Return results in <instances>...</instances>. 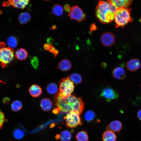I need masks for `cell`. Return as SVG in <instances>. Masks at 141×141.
<instances>
[{
    "label": "cell",
    "instance_id": "7c38bea8",
    "mask_svg": "<svg viewBox=\"0 0 141 141\" xmlns=\"http://www.w3.org/2000/svg\"><path fill=\"white\" fill-rule=\"evenodd\" d=\"M141 65V62L138 59L133 58L130 59L127 62L126 68L131 72H134L139 69Z\"/></svg>",
    "mask_w": 141,
    "mask_h": 141
},
{
    "label": "cell",
    "instance_id": "5b68a950",
    "mask_svg": "<svg viewBox=\"0 0 141 141\" xmlns=\"http://www.w3.org/2000/svg\"><path fill=\"white\" fill-rule=\"evenodd\" d=\"M66 126L69 128H74L83 124L79 115L76 113L70 111L64 117Z\"/></svg>",
    "mask_w": 141,
    "mask_h": 141
},
{
    "label": "cell",
    "instance_id": "6da1fadb",
    "mask_svg": "<svg viewBox=\"0 0 141 141\" xmlns=\"http://www.w3.org/2000/svg\"><path fill=\"white\" fill-rule=\"evenodd\" d=\"M55 99L56 108L63 113L73 111L80 115L84 109V103L82 98L77 97L74 95L62 97L56 94Z\"/></svg>",
    "mask_w": 141,
    "mask_h": 141
},
{
    "label": "cell",
    "instance_id": "4dcf8cb0",
    "mask_svg": "<svg viewBox=\"0 0 141 141\" xmlns=\"http://www.w3.org/2000/svg\"><path fill=\"white\" fill-rule=\"evenodd\" d=\"M48 51L52 53L55 57L56 56L59 52V50L56 49L52 45Z\"/></svg>",
    "mask_w": 141,
    "mask_h": 141
},
{
    "label": "cell",
    "instance_id": "9a60e30c",
    "mask_svg": "<svg viewBox=\"0 0 141 141\" xmlns=\"http://www.w3.org/2000/svg\"><path fill=\"white\" fill-rule=\"evenodd\" d=\"M72 67V63L68 59H64L60 61L58 64L57 67L62 72L69 70Z\"/></svg>",
    "mask_w": 141,
    "mask_h": 141
},
{
    "label": "cell",
    "instance_id": "484cf974",
    "mask_svg": "<svg viewBox=\"0 0 141 141\" xmlns=\"http://www.w3.org/2000/svg\"><path fill=\"white\" fill-rule=\"evenodd\" d=\"M84 117L87 121L90 122L94 120L96 117V114L93 111L88 110L84 114Z\"/></svg>",
    "mask_w": 141,
    "mask_h": 141
},
{
    "label": "cell",
    "instance_id": "5bb4252c",
    "mask_svg": "<svg viewBox=\"0 0 141 141\" xmlns=\"http://www.w3.org/2000/svg\"><path fill=\"white\" fill-rule=\"evenodd\" d=\"M122 127V124L120 121L118 120L113 121L109 123L106 127L107 130L113 132L120 131Z\"/></svg>",
    "mask_w": 141,
    "mask_h": 141
},
{
    "label": "cell",
    "instance_id": "60d3db41",
    "mask_svg": "<svg viewBox=\"0 0 141 141\" xmlns=\"http://www.w3.org/2000/svg\"><path fill=\"white\" fill-rule=\"evenodd\" d=\"M140 87H141V85H140Z\"/></svg>",
    "mask_w": 141,
    "mask_h": 141
},
{
    "label": "cell",
    "instance_id": "277c9868",
    "mask_svg": "<svg viewBox=\"0 0 141 141\" xmlns=\"http://www.w3.org/2000/svg\"><path fill=\"white\" fill-rule=\"evenodd\" d=\"M58 85L59 89L56 94L62 97L70 96L74 89V83L69 76L66 77L60 80Z\"/></svg>",
    "mask_w": 141,
    "mask_h": 141
},
{
    "label": "cell",
    "instance_id": "ffe728a7",
    "mask_svg": "<svg viewBox=\"0 0 141 141\" xmlns=\"http://www.w3.org/2000/svg\"><path fill=\"white\" fill-rule=\"evenodd\" d=\"M15 56L18 60L22 61L25 60L28 56V53L26 50L23 48H20L16 51Z\"/></svg>",
    "mask_w": 141,
    "mask_h": 141
},
{
    "label": "cell",
    "instance_id": "cb8c5ba5",
    "mask_svg": "<svg viewBox=\"0 0 141 141\" xmlns=\"http://www.w3.org/2000/svg\"><path fill=\"white\" fill-rule=\"evenodd\" d=\"M52 11L55 15L57 16H60L63 14V8L61 5L57 4L53 6L52 9Z\"/></svg>",
    "mask_w": 141,
    "mask_h": 141
},
{
    "label": "cell",
    "instance_id": "9c48e42d",
    "mask_svg": "<svg viewBox=\"0 0 141 141\" xmlns=\"http://www.w3.org/2000/svg\"><path fill=\"white\" fill-rule=\"evenodd\" d=\"M30 0H8L4 2L2 6L4 7L13 6L15 8L24 9L28 5Z\"/></svg>",
    "mask_w": 141,
    "mask_h": 141
},
{
    "label": "cell",
    "instance_id": "52a82bcc",
    "mask_svg": "<svg viewBox=\"0 0 141 141\" xmlns=\"http://www.w3.org/2000/svg\"><path fill=\"white\" fill-rule=\"evenodd\" d=\"M100 97L107 102L117 99L119 97L118 92L111 87H105L102 90Z\"/></svg>",
    "mask_w": 141,
    "mask_h": 141
},
{
    "label": "cell",
    "instance_id": "e575fe53",
    "mask_svg": "<svg viewBox=\"0 0 141 141\" xmlns=\"http://www.w3.org/2000/svg\"><path fill=\"white\" fill-rule=\"evenodd\" d=\"M52 45H49L47 44H45L43 45V47L44 49L45 50L49 51Z\"/></svg>",
    "mask_w": 141,
    "mask_h": 141
},
{
    "label": "cell",
    "instance_id": "d590c367",
    "mask_svg": "<svg viewBox=\"0 0 141 141\" xmlns=\"http://www.w3.org/2000/svg\"><path fill=\"white\" fill-rule=\"evenodd\" d=\"M97 29V27L95 24H93L91 25L90 28L91 32H93V31H95Z\"/></svg>",
    "mask_w": 141,
    "mask_h": 141
},
{
    "label": "cell",
    "instance_id": "8992f818",
    "mask_svg": "<svg viewBox=\"0 0 141 141\" xmlns=\"http://www.w3.org/2000/svg\"><path fill=\"white\" fill-rule=\"evenodd\" d=\"M14 52L13 49L9 47L0 49V62L3 68L12 61L14 57Z\"/></svg>",
    "mask_w": 141,
    "mask_h": 141
},
{
    "label": "cell",
    "instance_id": "74e56055",
    "mask_svg": "<svg viewBox=\"0 0 141 141\" xmlns=\"http://www.w3.org/2000/svg\"><path fill=\"white\" fill-rule=\"evenodd\" d=\"M60 111L57 108L54 109L52 111L53 113L56 114H58Z\"/></svg>",
    "mask_w": 141,
    "mask_h": 141
},
{
    "label": "cell",
    "instance_id": "30bf717a",
    "mask_svg": "<svg viewBox=\"0 0 141 141\" xmlns=\"http://www.w3.org/2000/svg\"><path fill=\"white\" fill-rule=\"evenodd\" d=\"M101 41L103 46L106 47H110L115 43V37L113 34L111 32H104L101 36Z\"/></svg>",
    "mask_w": 141,
    "mask_h": 141
},
{
    "label": "cell",
    "instance_id": "8d00e7d4",
    "mask_svg": "<svg viewBox=\"0 0 141 141\" xmlns=\"http://www.w3.org/2000/svg\"><path fill=\"white\" fill-rule=\"evenodd\" d=\"M137 117L139 120L141 121V109L139 110L137 112Z\"/></svg>",
    "mask_w": 141,
    "mask_h": 141
},
{
    "label": "cell",
    "instance_id": "ac0fdd59",
    "mask_svg": "<svg viewBox=\"0 0 141 141\" xmlns=\"http://www.w3.org/2000/svg\"><path fill=\"white\" fill-rule=\"evenodd\" d=\"M103 141H116L117 137L113 131L107 130L104 132L102 135Z\"/></svg>",
    "mask_w": 141,
    "mask_h": 141
},
{
    "label": "cell",
    "instance_id": "e0dca14e",
    "mask_svg": "<svg viewBox=\"0 0 141 141\" xmlns=\"http://www.w3.org/2000/svg\"><path fill=\"white\" fill-rule=\"evenodd\" d=\"M40 105L41 108L43 111H48L51 109L52 106V103L50 99L45 98L41 100Z\"/></svg>",
    "mask_w": 141,
    "mask_h": 141
},
{
    "label": "cell",
    "instance_id": "836d02e7",
    "mask_svg": "<svg viewBox=\"0 0 141 141\" xmlns=\"http://www.w3.org/2000/svg\"><path fill=\"white\" fill-rule=\"evenodd\" d=\"M71 7L68 4L65 5L64 7V10L66 12H70L71 10Z\"/></svg>",
    "mask_w": 141,
    "mask_h": 141
},
{
    "label": "cell",
    "instance_id": "603a6c76",
    "mask_svg": "<svg viewBox=\"0 0 141 141\" xmlns=\"http://www.w3.org/2000/svg\"><path fill=\"white\" fill-rule=\"evenodd\" d=\"M59 139L61 141H70L72 137L71 133L67 130L62 131L59 134Z\"/></svg>",
    "mask_w": 141,
    "mask_h": 141
},
{
    "label": "cell",
    "instance_id": "7402d4cb",
    "mask_svg": "<svg viewBox=\"0 0 141 141\" xmlns=\"http://www.w3.org/2000/svg\"><path fill=\"white\" fill-rule=\"evenodd\" d=\"M76 138L78 141H88L89 140L88 134L85 130L78 132L76 135Z\"/></svg>",
    "mask_w": 141,
    "mask_h": 141
},
{
    "label": "cell",
    "instance_id": "7a4b0ae2",
    "mask_svg": "<svg viewBox=\"0 0 141 141\" xmlns=\"http://www.w3.org/2000/svg\"><path fill=\"white\" fill-rule=\"evenodd\" d=\"M117 9L108 2L99 0L95 9V14L100 22L103 24H108L114 19Z\"/></svg>",
    "mask_w": 141,
    "mask_h": 141
},
{
    "label": "cell",
    "instance_id": "ba28073f",
    "mask_svg": "<svg viewBox=\"0 0 141 141\" xmlns=\"http://www.w3.org/2000/svg\"><path fill=\"white\" fill-rule=\"evenodd\" d=\"M68 16L71 20H75L80 22L85 20L86 15L81 9L78 6H74L68 14Z\"/></svg>",
    "mask_w": 141,
    "mask_h": 141
},
{
    "label": "cell",
    "instance_id": "f546056e",
    "mask_svg": "<svg viewBox=\"0 0 141 141\" xmlns=\"http://www.w3.org/2000/svg\"><path fill=\"white\" fill-rule=\"evenodd\" d=\"M39 60L35 56L33 57L31 60V63L32 66L35 69H37L39 65Z\"/></svg>",
    "mask_w": 141,
    "mask_h": 141
},
{
    "label": "cell",
    "instance_id": "4316f807",
    "mask_svg": "<svg viewBox=\"0 0 141 141\" xmlns=\"http://www.w3.org/2000/svg\"><path fill=\"white\" fill-rule=\"evenodd\" d=\"M71 80L75 84L77 85L82 83L83 80L81 76L77 73L72 74L70 77Z\"/></svg>",
    "mask_w": 141,
    "mask_h": 141
},
{
    "label": "cell",
    "instance_id": "1f68e13d",
    "mask_svg": "<svg viewBox=\"0 0 141 141\" xmlns=\"http://www.w3.org/2000/svg\"><path fill=\"white\" fill-rule=\"evenodd\" d=\"M5 120V119L4 115L0 109V129L2 127Z\"/></svg>",
    "mask_w": 141,
    "mask_h": 141
},
{
    "label": "cell",
    "instance_id": "8fae6325",
    "mask_svg": "<svg viewBox=\"0 0 141 141\" xmlns=\"http://www.w3.org/2000/svg\"><path fill=\"white\" fill-rule=\"evenodd\" d=\"M118 9L121 8H128L132 3V0H107Z\"/></svg>",
    "mask_w": 141,
    "mask_h": 141
},
{
    "label": "cell",
    "instance_id": "3957f363",
    "mask_svg": "<svg viewBox=\"0 0 141 141\" xmlns=\"http://www.w3.org/2000/svg\"><path fill=\"white\" fill-rule=\"evenodd\" d=\"M131 8H121L118 9L114 16L115 27L123 28L129 22H132V19L131 15Z\"/></svg>",
    "mask_w": 141,
    "mask_h": 141
},
{
    "label": "cell",
    "instance_id": "2e32d148",
    "mask_svg": "<svg viewBox=\"0 0 141 141\" xmlns=\"http://www.w3.org/2000/svg\"><path fill=\"white\" fill-rule=\"evenodd\" d=\"M29 92L33 97H37L42 94V91L41 88L39 86L36 84H33L30 87Z\"/></svg>",
    "mask_w": 141,
    "mask_h": 141
},
{
    "label": "cell",
    "instance_id": "44dd1931",
    "mask_svg": "<svg viewBox=\"0 0 141 141\" xmlns=\"http://www.w3.org/2000/svg\"><path fill=\"white\" fill-rule=\"evenodd\" d=\"M7 44L9 47L13 49L15 48L18 44V39L14 36H10L7 38Z\"/></svg>",
    "mask_w": 141,
    "mask_h": 141
},
{
    "label": "cell",
    "instance_id": "d4e9b609",
    "mask_svg": "<svg viewBox=\"0 0 141 141\" xmlns=\"http://www.w3.org/2000/svg\"><path fill=\"white\" fill-rule=\"evenodd\" d=\"M46 90L47 92L51 95L56 94L58 92V87L54 83H51L47 86Z\"/></svg>",
    "mask_w": 141,
    "mask_h": 141
},
{
    "label": "cell",
    "instance_id": "f35d334b",
    "mask_svg": "<svg viewBox=\"0 0 141 141\" xmlns=\"http://www.w3.org/2000/svg\"><path fill=\"white\" fill-rule=\"evenodd\" d=\"M56 26L55 25H53L50 28V29L51 30H54L56 28Z\"/></svg>",
    "mask_w": 141,
    "mask_h": 141
},
{
    "label": "cell",
    "instance_id": "d6a6232c",
    "mask_svg": "<svg viewBox=\"0 0 141 141\" xmlns=\"http://www.w3.org/2000/svg\"><path fill=\"white\" fill-rule=\"evenodd\" d=\"M46 43L48 44L52 45V44H53L54 43V40L52 38L49 37L47 39Z\"/></svg>",
    "mask_w": 141,
    "mask_h": 141
},
{
    "label": "cell",
    "instance_id": "ab89813d",
    "mask_svg": "<svg viewBox=\"0 0 141 141\" xmlns=\"http://www.w3.org/2000/svg\"><path fill=\"white\" fill-rule=\"evenodd\" d=\"M43 0L45 1H50V0Z\"/></svg>",
    "mask_w": 141,
    "mask_h": 141
},
{
    "label": "cell",
    "instance_id": "4fadbf2b",
    "mask_svg": "<svg viewBox=\"0 0 141 141\" xmlns=\"http://www.w3.org/2000/svg\"><path fill=\"white\" fill-rule=\"evenodd\" d=\"M111 74L114 78L119 80L124 79L126 77V73L124 69L120 66L114 68L112 70Z\"/></svg>",
    "mask_w": 141,
    "mask_h": 141
},
{
    "label": "cell",
    "instance_id": "83f0119b",
    "mask_svg": "<svg viewBox=\"0 0 141 141\" xmlns=\"http://www.w3.org/2000/svg\"><path fill=\"white\" fill-rule=\"evenodd\" d=\"M22 102L19 100L14 101L11 104V109L14 111H18L22 108Z\"/></svg>",
    "mask_w": 141,
    "mask_h": 141
},
{
    "label": "cell",
    "instance_id": "f1b7e54d",
    "mask_svg": "<svg viewBox=\"0 0 141 141\" xmlns=\"http://www.w3.org/2000/svg\"><path fill=\"white\" fill-rule=\"evenodd\" d=\"M14 137L17 139H20L22 138L24 136V132L21 130L17 128L15 129L13 132Z\"/></svg>",
    "mask_w": 141,
    "mask_h": 141
},
{
    "label": "cell",
    "instance_id": "d6986e66",
    "mask_svg": "<svg viewBox=\"0 0 141 141\" xmlns=\"http://www.w3.org/2000/svg\"><path fill=\"white\" fill-rule=\"evenodd\" d=\"M31 18V16L29 13L26 12H24L19 14L18 19L21 24L25 25L30 21Z\"/></svg>",
    "mask_w": 141,
    "mask_h": 141
}]
</instances>
